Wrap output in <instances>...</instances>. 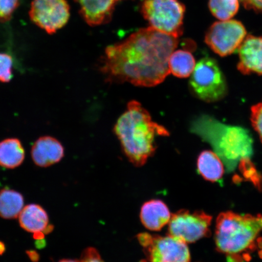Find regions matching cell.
<instances>
[{"label":"cell","mask_w":262,"mask_h":262,"mask_svg":"<svg viewBox=\"0 0 262 262\" xmlns=\"http://www.w3.org/2000/svg\"><path fill=\"white\" fill-rule=\"evenodd\" d=\"M244 7L262 14V0H241Z\"/></svg>","instance_id":"obj_25"},{"label":"cell","mask_w":262,"mask_h":262,"mask_svg":"<svg viewBox=\"0 0 262 262\" xmlns=\"http://www.w3.org/2000/svg\"><path fill=\"white\" fill-rule=\"evenodd\" d=\"M196 166L199 174L208 181L219 182L224 176V164L217 154L211 150H204L200 154Z\"/></svg>","instance_id":"obj_16"},{"label":"cell","mask_w":262,"mask_h":262,"mask_svg":"<svg viewBox=\"0 0 262 262\" xmlns=\"http://www.w3.org/2000/svg\"><path fill=\"white\" fill-rule=\"evenodd\" d=\"M195 65L194 56L187 50L174 51L169 58L170 73L178 78H184L191 76Z\"/></svg>","instance_id":"obj_19"},{"label":"cell","mask_w":262,"mask_h":262,"mask_svg":"<svg viewBox=\"0 0 262 262\" xmlns=\"http://www.w3.org/2000/svg\"><path fill=\"white\" fill-rule=\"evenodd\" d=\"M137 239L149 262H190L191 255L185 242L170 235L140 233Z\"/></svg>","instance_id":"obj_7"},{"label":"cell","mask_w":262,"mask_h":262,"mask_svg":"<svg viewBox=\"0 0 262 262\" xmlns=\"http://www.w3.org/2000/svg\"><path fill=\"white\" fill-rule=\"evenodd\" d=\"M141 11L150 28L177 38L182 35L185 6L179 0H144Z\"/></svg>","instance_id":"obj_6"},{"label":"cell","mask_w":262,"mask_h":262,"mask_svg":"<svg viewBox=\"0 0 262 262\" xmlns=\"http://www.w3.org/2000/svg\"><path fill=\"white\" fill-rule=\"evenodd\" d=\"M212 217L204 211L181 209L171 215L168 235L186 244L194 243L210 234Z\"/></svg>","instance_id":"obj_8"},{"label":"cell","mask_w":262,"mask_h":262,"mask_svg":"<svg viewBox=\"0 0 262 262\" xmlns=\"http://www.w3.org/2000/svg\"><path fill=\"white\" fill-rule=\"evenodd\" d=\"M247 35L241 22L228 19L213 24L206 33L205 41L215 54L226 57L240 47Z\"/></svg>","instance_id":"obj_9"},{"label":"cell","mask_w":262,"mask_h":262,"mask_svg":"<svg viewBox=\"0 0 262 262\" xmlns=\"http://www.w3.org/2000/svg\"><path fill=\"white\" fill-rule=\"evenodd\" d=\"M171 215L165 203L160 200L153 199L142 205L140 217L146 228L150 231H159L169 224Z\"/></svg>","instance_id":"obj_14"},{"label":"cell","mask_w":262,"mask_h":262,"mask_svg":"<svg viewBox=\"0 0 262 262\" xmlns=\"http://www.w3.org/2000/svg\"><path fill=\"white\" fill-rule=\"evenodd\" d=\"M29 15L38 27L54 34L67 25L70 7L67 0H33Z\"/></svg>","instance_id":"obj_10"},{"label":"cell","mask_w":262,"mask_h":262,"mask_svg":"<svg viewBox=\"0 0 262 262\" xmlns=\"http://www.w3.org/2000/svg\"><path fill=\"white\" fill-rule=\"evenodd\" d=\"M58 262H80V261L74 259H62Z\"/></svg>","instance_id":"obj_28"},{"label":"cell","mask_w":262,"mask_h":262,"mask_svg":"<svg viewBox=\"0 0 262 262\" xmlns=\"http://www.w3.org/2000/svg\"><path fill=\"white\" fill-rule=\"evenodd\" d=\"M192 130L208 142L229 168L253 153V140L243 127L228 126L213 118L204 116L195 121Z\"/></svg>","instance_id":"obj_3"},{"label":"cell","mask_w":262,"mask_h":262,"mask_svg":"<svg viewBox=\"0 0 262 262\" xmlns=\"http://www.w3.org/2000/svg\"><path fill=\"white\" fill-rule=\"evenodd\" d=\"M80 262H105L96 248H88L82 253Z\"/></svg>","instance_id":"obj_24"},{"label":"cell","mask_w":262,"mask_h":262,"mask_svg":"<svg viewBox=\"0 0 262 262\" xmlns=\"http://www.w3.org/2000/svg\"><path fill=\"white\" fill-rule=\"evenodd\" d=\"M24 206V198L14 190L5 188L0 191V217L5 219L17 218Z\"/></svg>","instance_id":"obj_18"},{"label":"cell","mask_w":262,"mask_h":262,"mask_svg":"<svg viewBox=\"0 0 262 262\" xmlns=\"http://www.w3.org/2000/svg\"><path fill=\"white\" fill-rule=\"evenodd\" d=\"M27 254L29 255V258L31 260L34 262H37L39 260V255L34 251H29L27 252Z\"/></svg>","instance_id":"obj_26"},{"label":"cell","mask_w":262,"mask_h":262,"mask_svg":"<svg viewBox=\"0 0 262 262\" xmlns=\"http://www.w3.org/2000/svg\"><path fill=\"white\" fill-rule=\"evenodd\" d=\"M194 96L205 102L220 101L228 93L227 81L215 60L206 57L195 65L189 81Z\"/></svg>","instance_id":"obj_5"},{"label":"cell","mask_w":262,"mask_h":262,"mask_svg":"<svg viewBox=\"0 0 262 262\" xmlns=\"http://www.w3.org/2000/svg\"><path fill=\"white\" fill-rule=\"evenodd\" d=\"M178 45L179 38L150 27L141 29L106 48L100 71L110 83L157 86L169 74V58Z\"/></svg>","instance_id":"obj_1"},{"label":"cell","mask_w":262,"mask_h":262,"mask_svg":"<svg viewBox=\"0 0 262 262\" xmlns=\"http://www.w3.org/2000/svg\"><path fill=\"white\" fill-rule=\"evenodd\" d=\"M14 61L11 55L0 52V82L9 83L13 78Z\"/></svg>","instance_id":"obj_21"},{"label":"cell","mask_w":262,"mask_h":262,"mask_svg":"<svg viewBox=\"0 0 262 262\" xmlns=\"http://www.w3.org/2000/svg\"><path fill=\"white\" fill-rule=\"evenodd\" d=\"M262 230V215H241L232 211L219 214L216 221L215 242L218 251L229 261L238 262L240 254L254 247Z\"/></svg>","instance_id":"obj_4"},{"label":"cell","mask_w":262,"mask_h":262,"mask_svg":"<svg viewBox=\"0 0 262 262\" xmlns=\"http://www.w3.org/2000/svg\"><path fill=\"white\" fill-rule=\"evenodd\" d=\"M18 217L21 227L33 234L38 232H43L45 234L46 229L49 225L47 212L38 205L26 206Z\"/></svg>","instance_id":"obj_15"},{"label":"cell","mask_w":262,"mask_h":262,"mask_svg":"<svg viewBox=\"0 0 262 262\" xmlns=\"http://www.w3.org/2000/svg\"><path fill=\"white\" fill-rule=\"evenodd\" d=\"M209 8L216 18L228 20L237 14L239 0H209Z\"/></svg>","instance_id":"obj_20"},{"label":"cell","mask_w":262,"mask_h":262,"mask_svg":"<svg viewBox=\"0 0 262 262\" xmlns=\"http://www.w3.org/2000/svg\"><path fill=\"white\" fill-rule=\"evenodd\" d=\"M237 69L242 74L262 75V37L247 35L238 48Z\"/></svg>","instance_id":"obj_11"},{"label":"cell","mask_w":262,"mask_h":262,"mask_svg":"<svg viewBox=\"0 0 262 262\" xmlns=\"http://www.w3.org/2000/svg\"><path fill=\"white\" fill-rule=\"evenodd\" d=\"M127 158L134 166L145 165L156 150V136H169L165 127L152 120L151 116L138 101L127 104V110L114 126Z\"/></svg>","instance_id":"obj_2"},{"label":"cell","mask_w":262,"mask_h":262,"mask_svg":"<svg viewBox=\"0 0 262 262\" xmlns=\"http://www.w3.org/2000/svg\"><path fill=\"white\" fill-rule=\"evenodd\" d=\"M19 5V0H0V22H7Z\"/></svg>","instance_id":"obj_22"},{"label":"cell","mask_w":262,"mask_h":262,"mask_svg":"<svg viewBox=\"0 0 262 262\" xmlns=\"http://www.w3.org/2000/svg\"><path fill=\"white\" fill-rule=\"evenodd\" d=\"M31 156L36 165L47 168L61 161L64 156V149L60 141L54 137L42 136L32 145Z\"/></svg>","instance_id":"obj_12"},{"label":"cell","mask_w":262,"mask_h":262,"mask_svg":"<svg viewBox=\"0 0 262 262\" xmlns=\"http://www.w3.org/2000/svg\"><path fill=\"white\" fill-rule=\"evenodd\" d=\"M251 121L262 143V103L251 107Z\"/></svg>","instance_id":"obj_23"},{"label":"cell","mask_w":262,"mask_h":262,"mask_svg":"<svg viewBox=\"0 0 262 262\" xmlns=\"http://www.w3.org/2000/svg\"><path fill=\"white\" fill-rule=\"evenodd\" d=\"M25 158V150L20 140L9 138L0 142V166L14 169L20 166Z\"/></svg>","instance_id":"obj_17"},{"label":"cell","mask_w":262,"mask_h":262,"mask_svg":"<svg viewBox=\"0 0 262 262\" xmlns=\"http://www.w3.org/2000/svg\"><path fill=\"white\" fill-rule=\"evenodd\" d=\"M5 251V245L3 242H0V255H2Z\"/></svg>","instance_id":"obj_27"},{"label":"cell","mask_w":262,"mask_h":262,"mask_svg":"<svg viewBox=\"0 0 262 262\" xmlns=\"http://www.w3.org/2000/svg\"><path fill=\"white\" fill-rule=\"evenodd\" d=\"M80 5V13L88 25H100L109 22L120 0H75Z\"/></svg>","instance_id":"obj_13"}]
</instances>
